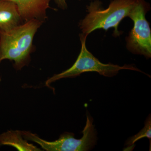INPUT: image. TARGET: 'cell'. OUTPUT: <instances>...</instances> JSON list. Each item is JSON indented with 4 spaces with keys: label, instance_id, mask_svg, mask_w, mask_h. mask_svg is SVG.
Wrapping results in <instances>:
<instances>
[{
    "label": "cell",
    "instance_id": "obj_1",
    "mask_svg": "<svg viewBox=\"0 0 151 151\" xmlns=\"http://www.w3.org/2000/svg\"><path fill=\"white\" fill-rule=\"evenodd\" d=\"M43 23L34 19L9 30L0 29V64L4 60H9L17 70L28 65L34 37Z\"/></svg>",
    "mask_w": 151,
    "mask_h": 151
},
{
    "label": "cell",
    "instance_id": "obj_4",
    "mask_svg": "<svg viewBox=\"0 0 151 151\" xmlns=\"http://www.w3.org/2000/svg\"><path fill=\"white\" fill-rule=\"evenodd\" d=\"M24 139L37 143L43 150L47 151H86L93 148L97 142V133L93 125V119L86 116V125L80 139L74 138L72 133L65 132L58 139L48 142L41 139L36 134L29 131H21Z\"/></svg>",
    "mask_w": 151,
    "mask_h": 151
},
{
    "label": "cell",
    "instance_id": "obj_5",
    "mask_svg": "<svg viewBox=\"0 0 151 151\" xmlns=\"http://www.w3.org/2000/svg\"><path fill=\"white\" fill-rule=\"evenodd\" d=\"M150 6L144 0H136L129 17L134 22V27L126 38L127 48L135 54L151 57V31L146 14Z\"/></svg>",
    "mask_w": 151,
    "mask_h": 151
},
{
    "label": "cell",
    "instance_id": "obj_8",
    "mask_svg": "<svg viewBox=\"0 0 151 151\" xmlns=\"http://www.w3.org/2000/svg\"><path fill=\"white\" fill-rule=\"evenodd\" d=\"M12 146L18 151H42L32 144L28 142L22 135L21 131L9 130L0 134V146Z\"/></svg>",
    "mask_w": 151,
    "mask_h": 151
},
{
    "label": "cell",
    "instance_id": "obj_9",
    "mask_svg": "<svg viewBox=\"0 0 151 151\" xmlns=\"http://www.w3.org/2000/svg\"><path fill=\"white\" fill-rule=\"evenodd\" d=\"M144 137H147L149 139V140H150L151 147V119L150 115L148 116L147 119L146 120L145 127L142 129L137 134L131 137L127 141L126 145L129 146L128 147H131V146L133 145L137 141Z\"/></svg>",
    "mask_w": 151,
    "mask_h": 151
},
{
    "label": "cell",
    "instance_id": "obj_3",
    "mask_svg": "<svg viewBox=\"0 0 151 151\" xmlns=\"http://www.w3.org/2000/svg\"><path fill=\"white\" fill-rule=\"evenodd\" d=\"M87 36L81 33L79 35L81 47L80 54L75 63L67 70L55 74L48 78L45 82L46 86H49L52 82L63 78H72L79 76L84 72H96L100 75L107 77H112L117 75L119 70L128 69L142 72L132 65H118L108 63L104 64L100 62L87 50L86 40Z\"/></svg>",
    "mask_w": 151,
    "mask_h": 151
},
{
    "label": "cell",
    "instance_id": "obj_7",
    "mask_svg": "<svg viewBox=\"0 0 151 151\" xmlns=\"http://www.w3.org/2000/svg\"><path fill=\"white\" fill-rule=\"evenodd\" d=\"M22 22L16 4L7 0H0V29L9 30Z\"/></svg>",
    "mask_w": 151,
    "mask_h": 151
},
{
    "label": "cell",
    "instance_id": "obj_2",
    "mask_svg": "<svg viewBox=\"0 0 151 151\" xmlns=\"http://www.w3.org/2000/svg\"><path fill=\"white\" fill-rule=\"evenodd\" d=\"M136 0H113L107 8L102 6L98 0L92 2L87 6L88 14L79 22V26L82 33L86 36L97 29L108 30L114 29L113 35L119 37L122 33L118 29L121 22L129 17Z\"/></svg>",
    "mask_w": 151,
    "mask_h": 151
},
{
    "label": "cell",
    "instance_id": "obj_10",
    "mask_svg": "<svg viewBox=\"0 0 151 151\" xmlns=\"http://www.w3.org/2000/svg\"><path fill=\"white\" fill-rule=\"evenodd\" d=\"M58 6L63 9L67 8V5L66 0H55Z\"/></svg>",
    "mask_w": 151,
    "mask_h": 151
},
{
    "label": "cell",
    "instance_id": "obj_6",
    "mask_svg": "<svg viewBox=\"0 0 151 151\" xmlns=\"http://www.w3.org/2000/svg\"><path fill=\"white\" fill-rule=\"evenodd\" d=\"M16 4L23 22L38 20L42 22L47 19L46 11L51 0H7Z\"/></svg>",
    "mask_w": 151,
    "mask_h": 151
}]
</instances>
